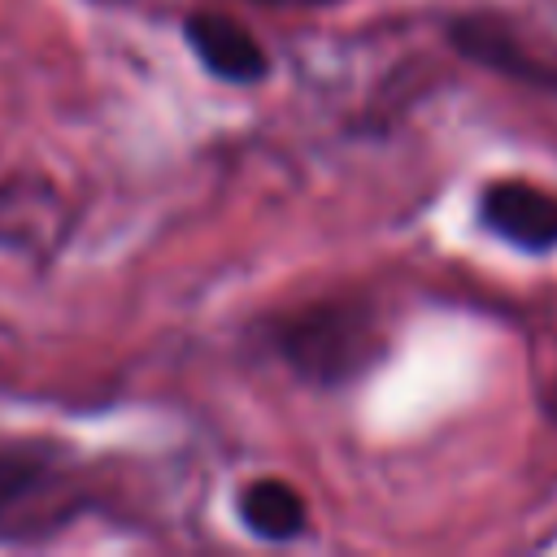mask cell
Here are the masks:
<instances>
[{
  "instance_id": "2",
  "label": "cell",
  "mask_w": 557,
  "mask_h": 557,
  "mask_svg": "<svg viewBox=\"0 0 557 557\" xmlns=\"http://www.w3.org/2000/svg\"><path fill=\"white\" fill-rule=\"evenodd\" d=\"M183 39L191 48V57L222 83L248 87V83H265L270 78V52L257 44V35L222 13V9H196L183 17Z\"/></svg>"
},
{
  "instance_id": "3",
  "label": "cell",
  "mask_w": 557,
  "mask_h": 557,
  "mask_svg": "<svg viewBox=\"0 0 557 557\" xmlns=\"http://www.w3.org/2000/svg\"><path fill=\"white\" fill-rule=\"evenodd\" d=\"M479 218L492 235L513 248L548 252L557 248V196L527 178H496L479 191Z\"/></svg>"
},
{
  "instance_id": "7",
  "label": "cell",
  "mask_w": 557,
  "mask_h": 557,
  "mask_svg": "<svg viewBox=\"0 0 557 557\" xmlns=\"http://www.w3.org/2000/svg\"><path fill=\"white\" fill-rule=\"evenodd\" d=\"M239 522L257 535V540H270V544H287L296 535L309 531V505L305 496L287 483V479H274V474H261V479H248L239 500Z\"/></svg>"
},
{
  "instance_id": "1",
  "label": "cell",
  "mask_w": 557,
  "mask_h": 557,
  "mask_svg": "<svg viewBox=\"0 0 557 557\" xmlns=\"http://www.w3.org/2000/svg\"><path fill=\"white\" fill-rule=\"evenodd\" d=\"M278 361L313 387H344L374 370L387 352L379 313L361 296H326L270 322Z\"/></svg>"
},
{
  "instance_id": "4",
  "label": "cell",
  "mask_w": 557,
  "mask_h": 557,
  "mask_svg": "<svg viewBox=\"0 0 557 557\" xmlns=\"http://www.w3.org/2000/svg\"><path fill=\"white\" fill-rule=\"evenodd\" d=\"M448 44L457 57L492 70V74H505L513 83H527V87H544V91H557V70L544 65L540 57H531L518 39V30L500 17H487V13H461L448 22Z\"/></svg>"
},
{
  "instance_id": "5",
  "label": "cell",
  "mask_w": 557,
  "mask_h": 557,
  "mask_svg": "<svg viewBox=\"0 0 557 557\" xmlns=\"http://www.w3.org/2000/svg\"><path fill=\"white\" fill-rule=\"evenodd\" d=\"M61 492V448L44 440H9L0 444V531L13 522H30L35 505Z\"/></svg>"
},
{
  "instance_id": "8",
  "label": "cell",
  "mask_w": 557,
  "mask_h": 557,
  "mask_svg": "<svg viewBox=\"0 0 557 557\" xmlns=\"http://www.w3.org/2000/svg\"><path fill=\"white\" fill-rule=\"evenodd\" d=\"M248 4H261V9H331L339 0H248Z\"/></svg>"
},
{
  "instance_id": "6",
  "label": "cell",
  "mask_w": 557,
  "mask_h": 557,
  "mask_svg": "<svg viewBox=\"0 0 557 557\" xmlns=\"http://www.w3.org/2000/svg\"><path fill=\"white\" fill-rule=\"evenodd\" d=\"M65 231V200L57 191V183L39 178V174H17L0 183V244L4 248H57Z\"/></svg>"
}]
</instances>
